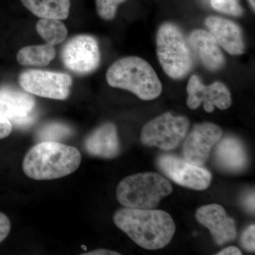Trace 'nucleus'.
Listing matches in <instances>:
<instances>
[{"mask_svg": "<svg viewBox=\"0 0 255 255\" xmlns=\"http://www.w3.org/2000/svg\"><path fill=\"white\" fill-rule=\"evenodd\" d=\"M114 222L137 246L149 251L167 246L176 231L170 215L161 210L124 208L115 213Z\"/></svg>", "mask_w": 255, "mask_h": 255, "instance_id": "f257e3e1", "label": "nucleus"}, {"mask_svg": "<svg viewBox=\"0 0 255 255\" xmlns=\"http://www.w3.org/2000/svg\"><path fill=\"white\" fill-rule=\"evenodd\" d=\"M80 151L60 142L43 141L31 147L23 159L22 168L35 180H51L66 177L81 163Z\"/></svg>", "mask_w": 255, "mask_h": 255, "instance_id": "f03ea898", "label": "nucleus"}, {"mask_svg": "<svg viewBox=\"0 0 255 255\" xmlns=\"http://www.w3.org/2000/svg\"><path fill=\"white\" fill-rule=\"evenodd\" d=\"M106 78L111 87L131 92L142 100H155L162 90L155 70L139 57L117 60L107 70Z\"/></svg>", "mask_w": 255, "mask_h": 255, "instance_id": "7ed1b4c3", "label": "nucleus"}, {"mask_svg": "<svg viewBox=\"0 0 255 255\" xmlns=\"http://www.w3.org/2000/svg\"><path fill=\"white\" fill-rule=\"evenodd\" d=\"M172 192V184L162 175L142 172L121 181L117 189V198L126 208L153 209Z\"/></svg>", "mask_w": 255, "mask_h": 255, "instance_id": "20e7f679", "label": "nucleus"}, {"mask_svg": "<svg viewBox=\"0 0 255 255\" xmlns=\"http://www.w3.org/2000/svg\"><path fill=\"white\" fill-rule=\"evenodd\" d=\"M156 44L157 58L165 73L175 80L187 76L192 68V55L180 28L172 23L161 25Z\"/></svg>", "mask_w": 255, "mask_h": 255, "instance_id": "39448f33", "label": "nucleus"}, {"mask_svg": "<svg viewBox=\"0 0 255 255\" xmlns=\"http://www.w3.org/2000/svg\"><path fill=\"white\" fill-rule=\"evenodd\" d=\"M189 120L185 117H174L165 113L152 119L142 128L140 141L163 150L176 148L189 130Z\"/></svg>", "mask_w": 255, "mask_h": 255, "instance_id": "423d86ee", "label": "nucleus"}, {"mask_svg": "<svg viewBox=\"0 0 255 255\" xmlns=\"http://www.w3.org/2000/svg\"><path fill=\"white\" fill-rule=\"evenodd\" d=\"M19 83L28 93L44 98L64 100L70 95L72 79L68 74L29 70L21 74Z\"/></svg>", "mask_w": 255, "mask_h": 255, "instance_id": "0eeeda50", "label": "nucleus"}, {"mask_svg": "<svg viewBox=\"0 0 255 255\" xmlns=\"http://www.w3.org/2000/svg\"><path fill=\"white\" fill-rule=\"evenodd\" d=\"M62 60L65 66L73 73L81 75L91 73L100 65L98 42L90 35L73 37L64 46Z\"/></svg>", "mask_w": 255, "mask_h": 255, "instance_id": "6e6552de", "label": "nucleus"}, {"mask_svg": "<svg viewBox=\"0 0 255 255\" xmlns=\"http://www.w3.org/2000/svg\"><path fill=\"white\" fill-rule=\"evenodd\" d=\"M158 165L163 173L174 182L194 190H205L212 180L211 172L207 169L173 155L161 156Z\"/></svg>", "mask_w": 255, "mask_h": 255, "instance_id": "1a4fd4ad", "label": "nucleus"}, {"mask_svg": "<svg viewBox=\"0 0 255 255\" xmlns=\"http://www.w3.org/2000/svg\"><path fill=\"white\" fill-rule=\"evenodd\" d=\"M36 102L29 94L10 87H0V116L15 127H27L36 119Z\"/></svg>", "mask_w": 255, "mask_h": 255, "instance_id": "9d476101", "label": "nucleus"}, {"mask_svg": "<svg viewBox=\"0 0 255 255\" xmlns=\"http://www.w3.org/2000/svg\"><path fill=\"white\" fill-rule=\"evenodd\" d=\"M222 130L211 123L197 124L184 140L182 152L184 159L202 167L209 158L211 150L221 140Z\"/></svg>", "mask_w": 255, "mask_h": 255, "instance_id": "9b49d317", "label": "nucleus"}, {"mask_svg": "<svg viewBox=\"0 0 255 255\" xmlns=\"http://www.w3.org/2000/svg\"><path fill=\"white\" fill-rule=\"evenodd\" d=\"M187 91V106L191 110H196L203 103L204 110L211 113L215 107L221 110H227L232 104L229 90L221 82L205 85L199 77L192 75L188 82Z\"/></svg>", "mask_w": 255, "mask_h": 255, "instance_id": "f8f14e48", "label": "nucleus"}, {"mask_svg": "<svg viewBox=\"0 0 255 255\" xmlns=\"http://www.w3.org/2000/svg\"><path fill=\"white\" fill-rule=\"evenodd\" d=\"M196 217L201 224L209 229L219 246L227 244L236 239V223L219 204L201 206L196 211Z\"/></svg>", "mask_w": 255, "mask_h": 255, "instance_id": "ddd939ff", "label": "nucleus"}, {"mask_svg": "<svg viewBox=\"0 0 255 255\" xmlns=\"http://www.w3.org/2000/svg\"><path fill=\"white\" fill-rule=\"evenodd\" d=\"M206 24L219 46L231 55L244 53L246 45L241 28L236 23L219 16H209Z\"/></svg>", "mask_w": 255, "mask_h": 255, "instance_id": "4468645a", "label": "nucleus"}, {"mask_svg": "<svg viewBox=\"0 0 255 255\" xmlns=\"http://www.w3.org/2000/svg\"><path fill=\"white\" fill-rule=\"evenodd\" d=\"M85 147L87 153L94 157L112 159L120 152V143L116 126L102 124L87 137Z\"/></svg>", "mask_w": 255, "mask_h": 255, "instance_id": "2eb2a0df", "label": "nucleus"}, {"mask_svg": "<svg viewBox=\"0 0 255 255\" xmlns=\"http://www.w3.org/2000/svg\"><path fill=\"white\" fill-rule=\"evenodd\" d=\"M189 43L206 68L215 71L222 68L224 56L219 43L210 32L200 29L193 31Z\"/></svg>", "mask_w": 255, "mask_h": 255, "instance_id": "dca6fc26", "label": "nucleus"}, {"mask_svg": "<svg viewBox=\"0 0 255 255\" xmlns=\"http://www.w3.org/2000/svg\"><path fill=\"white\" fill-rule=\"evenodd\" d=\"M215 158L220 167L230 172H240L248 162L246 151L237 138L226 137L217 142L215 148Z\"/></svg>", "mask_w": 255, "mask_h": 255, "instance_id": "f3484780", "label": "nucleus"}, {"mask_svg": "<svg viewBox=\"0 0 255 255\" xmlns=\"http://www.w3.org/2000/svg\"><path fill=\"white\" fill-rule=\"evenodd\" d=\"M33 14L40 18L65 19L70 11V0H21Z\"/></svg>", "mask_w": 255, "mask_h": 255, "instance_id": "a211bd4d", "label": "nucleus"}, {"mask_svg": "<svg viewBox=\"0 0 255 255\" xmlns=\"http://www.w3.org/2000/svg\"><path fill=\"white\" fill-rule=\"evenodd\" d=\"M55 54L54 47L46 43L21 48L16 58L21 65L41 67L48 65L54 59Z\"/></svg>", "mask_w": 255, "mask_h": 255, "instance_id": "6ab92c4d", "label": "nucleus"}, {"mask_svg": "<svg viewBox=\"0 0 255 255\" xmlns=\"http://www.w3.org/2000/svg\"><path fill=\"white\" fill-rule=\"evenodd\" d=\"M37 33L46 42L55 46L65 41L68 36V29L60 19L41 18L36 23Z\"/></svg>", "mask_w": 255, "mask_h": 255, "instance_id": "aec40b11", "label": "nucleus"}, {"mask_svg": "<svg viewBox=\"0 0 255 255\" xmlns=\"http://www.w3.org/2000/svg\"><path fill=\"white\" fill-rule=\"evenodd\" d=\"M71 134V128L68 126L60 123H51L42 128L38 132L37 137L41 142H59Z\"/></svg>", "mask_w": 255, "mask_h": 255, "instance_id": "412c9836", "label": "nucleus"}, {"mask_svg": "<svg viewBox=\"0 0 255 255\" xmlns=\"http://www.w3.org/2000/svg\"><path fill=\"white\" fill-rule=\"evenodd\" d=\"M125 1L127 0H96L97 13L104 19H112L117 14L119 5Z\"/></svg>", "mask_w": 255, "mask_h": 255, "instance_id": "4be33fe9", "label": "nucleus"}, {"mask_svg": "<svg viewBox=\"0 0 255 255\" xmlns=\"http://www.w3.org/2000/svg\"><path fill=\"white\" fill-rule=\"evenodd\" d=\"M214 9L226 14L239 16L243 14V9L238 0H211Z\"/></svg>", "mask_w": 255, "mask_h": 255, "instance_id": "5701e85b", "label": "nucleus"}, {"mask_svg": "<svg viewBox=\"0 0 255 255\" xmlns=\"http://www.w3.org/2000/svg\"><path fill=\"white\" fill-rule=\"evenodd\" d=\"M255 226L252 225L245 231L241 238V244L246 251H255Z\"/></svg>", "mask_w": 255, "mask_h": 255, "instance_id": "b1692460", "label": "nucleus"}, {"mask_svg": "<svg viewBox=\"0 0 255 255\" xmlns=\"http://www.w3.org/2000/svg\"><path fill=\"white\" fill-rule=\"evenodd\" d=\"M11 230V223L6 215L0 212V243L7 237Z\"/></svg>", "mask_w": 255, "mask_h": 255, "instance_id": "393cba45", "label": "nucleus"}, {"mask_svg": "<svg viewBox=\"0 0 255 255\" xmlns=\"http://www.w3.org/2000/svg\"><path fill=\"white\" fill-rule=\"evenodd\" d=\"M12 130V125L2 116H0V139L7 137Z\"/></svg>", "mask_w": 255, "mask_h": 255, "instance_id": "a878e982", "label": "nucleus"}, {"mask_svg": "<svg viewBox=\"0 0 255 255\" xmlns=\"http://www.w3.org/2000/svg\"><path fill=\"white\" fill-rule=\"evenodd\" d=\"M255 192L253 191L251 194L247 196L244 200V205L246 209L253 214L255 212Z\"/></svg>", "mask_w": 255, "mask_h": 255, "instance_id": "bb28decb", "label": "nucleus"}, {"mask_svg": "<svg viewBox=\"0 0 255 255\" xmlns=\"http://www.w3.org/2000/svg\"><path fill=\"white\" fill-rule=\"evenodd\" d=\"M85 255H119L120 253L117 252L110 251L107 249H99L95 251L89 252V253H85Z\"/></svg>", "mask_w": 255, "mask_h": 255, "instance_id": "cd10ccee", "label": "nucleus"}, {"mask_svg": "<svg viewBox=\"0 0 255 255\" xmlns=\"http://www.w3.org/2000/svg\"><path fill=\"white\" fill-rule=\"evenodd\" d=\"M218 255H241V251L234 246L228 247L218 253Z\"/></svg>", "mask_w": 255, "mask_h": 255, "instance_id": "c85d7f7f", "label": "nucleus"}, {"mask_svg": "<svg viewBox=\"0 0 255 255\" xmlns=\"http://www.w3.org/2000/svg\"><path fill=\"white\" fill-rule=\"evenodd\" d=\"M248 1H249L250 3H251L252 7H253V9L255 10V0H248Z\"/></svg>", "mask_w": 255, "mask_h": 255, "instance_id": "c756f323", "label": "nucleus"}]
</instances>
